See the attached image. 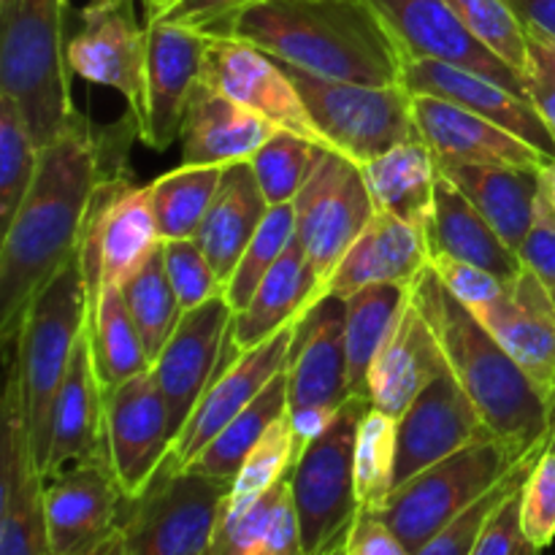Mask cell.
I'll use <instances>...</instances> for the list:
<instances>
[{
    "instance_id": "obj_40",
    "label": "cell",
    "mask_w": 555,
    "mask_h": 555,
    "mask_svg": "<svg viewBox=\"0 0 555 555\" xmlns=\"http://www.w3.org/2000/svg\"><path fill=\"white\" fill-rule=\"evenodd\" d=\"M119 291H122L130 318H133L141 341H144L146 356H150V361H155L184 314L182 307H179L177 293L168 282L163 247L128 282H122Z\"/></svg>"
},
{
    "instance_id": "obj_53",
    "label": "cell",
    "mask_w": 555,
    "mask_h": 555,
    "mask_svg": "<svg viewBox=\"0 0 555 555\" xmlns=\"http://www.w3.org/2000/svg\"><path fill=\"white\" fill-rule=\"evenodd\" d=\"M520 263L540 280L545 293L551 296L555 307V217L540 198L537 204L534 225H531L529 236H526L524 247H520Z\"/></svg>"
},
{
    "instance_id": "obj_31",
    "label": "cell",
    "mask_w": 555,
    "mask_h": 555,
    "mask_svg": "<svg viewBox=\"0 0 555 555\" xmlns=\"http://www.w3.org/2000/svg\"><path fill=\"white\" fill-rule=\"evenodd\" d=\"M323 296L320 282L309 266L307 253L293 238L274 269L266 274L255 296L249 298L242 312H233L231 345L236 352H247L260 347L266 339L296 325L309 307Z\"/></svg>"
},
{
    "instance_id": "obj_27",
    "label": "cell",
    "mask_w": 555,
    "mask_h": 555,
    "mask_svg": "<svg viewBox=\"0 0 555 555\" xmlns=\"http://www.w3.org/2000/svg\"><path fill=\"white\" fill-rule=\"evenodd\" d=\"M431 266L426 228L374 211L366 231L352 242L331 274L325 293L350 298L369 285L410 287Z\"/></svg>"
},
{
    "instance_id": "obj_3",
    "label": "cell",
    "mask_w": 555,
    "mask_h": 555,
    "mask_svg": "<svg viewBox=\"0 0 555 555\" xmlns=\"http://www.w3.org/2000/svg\"><path fill=\"white\" fill-rule=\"evenodd\" d=\"M410 298L437 334L448 369L475 401L488 431L520 455L545 450L553 404L524 369L488 334L428 266L410 285Z\"/></svg>"
},
{
    "instance_id": "obj_18",
    "label": "cell",
    "mask_w": 555,
    "mask_h": 555,
    "mask_svg": "<svg viewBox=\"0 0 555 555\" xmlns=\"http://www.w3.org/2000/svg\"><path fill=\"white\" fill-rule=\"evenodd\" d=\"M146 25V87L144 117L139 139L150 150L166 152L179 141L190 98L201 85L206 36L204 30L171 22H144Z\"/></svg>"
},
{
    "instance_id": "obj_41",
    "label": "cell",
    "mask_w": 555,
    "mask_h": 555,
    "mask_svg": "<svg viewBox=\"0 0 555 555\" xmlns=\"http://www.w3.org/2000/svg\"><path fill=\"white\" fill-rule=\"evenodd\" d=\"M323 146L312 144L304 135L291 133V130H276L258 155L249 160L255 179L263 190L269 206L293 204L298 190L304 188L307 177L312 173Z\"/></svg>"
},
{
    "instance_id": "obj_13",
    "label": "cell",
    "mask_w": 555,
    "mask_h": 555,
    "mask_svg": "<svg viewBox=\"0 0 555 555\" xmlns=\"http://www.w3.org/2000/svg\"><path fill=\"white\" fill-rule=\"evenodd\" d=\"M206 36L209 41H206L204 70H201L204 85L260 114L280 130H291L312 144L328 146L309 117L296 81L280 60L238 38L211 36V33Z\"/></svg>"
},
{
    "instance_id": "obj_12",
    "label": "cell",
    "mask_w": 555,
    "mask_h": 555,
    "mask_svg": "<svg viewBox=\"0 0 555 555\" xmlns=\"http://www.w3.org/2000/svg\"><path fill=\"white\" fill-rule=\"evenodd\" d=\"M103 434L106 461L125 499L141 496L173 450L168 406L152 369L103 390Z\"/></svg>"
},
{
    "instance_id": "obj_21",
    "label": "cell",
    "mask_w": 555,
    "mask_h": 555,
    "mask_svg": "<svg viewBox=\"0 0 555 555\" xmlns=\"http://www.w3.org/2000/svg\"><path fill=\"white\" fill-rule=\"evenodd\" d=\"M493 437L450 369H444L399 417L396 488L459 450Z\"/></svg>"
},
{
    "instance_id": "obj_43",
    "label": "cell",
    "mask_w": 555,
    "mask_h": 555,
    "mask_svg": "<svg viewBox=\"0 0 555 555\" xmlns=\"http://www.w3.org/2000/svg\"><path fill=\"white\" fill-rule=\"evenodd\" d=\"M41 150L11 98L0 95V231L14 220L30 190Z\"/></svg>"
},
{
    "instance_id": "obj_50",
    "label": "cell",
    "mask_w": 555,
    "mask_h": 555,
    "mask_svg": "<svg viewBox=\"0 0 555 555\" xmlns=\"http://www.w3.org/2000/svg\"><path fill=\"white\" fill-rule=\"evenodd\" d=\"M431 269L437 271L442 285L469 309L496 301V298H502L507 293L509 285V282L499 280L496 274L480 269V266L461 263V260L453 258H431Z\"/></svg>"
},
{
    "instance_id": "obj_33",
    "label": "cell",
    "mask_w": 555,
    "mask_h": 555,
    "mask_svg": "<svg viewBox=\"0 0 555 555\" xmlns=\"http://www.w3.org/2000/svg\"><path fill=\"white\" fill-rule=\"evenodd\" d=\"M439 171L464 190L507 247L520 253L540 204V171L488 166H439Z\"/></svg>"
},
{
    "instance_id": "obj_57",
    "label": "cell",
    "mask_w": 555,
    "mask_h": 555,
    "mask_svg": "<svg viewBox=\"0 0 555 555\" xmlns=\"http://www.w3.org/2000/svg\"><path fill=\"white\" fill-rule=\"evenodd\" d=\"M526 27L555 41V0H513Z\"/></svg>"
},
{
    "instance_id": "obj_54",
    "label": "cell",
    "mask_w": 555,
    "mask_h": 555,
    "mask_svg": "<svg viewBox=\"0 0 555 555\" xmlns=\"http://www.w3.org/2000/svg\"><path fill=\"white\" fill-rule=\"evenodd\" d=\"M253 555H304L301 529H298L296 507H293L291 499V477H287L280 499H276V507L271 513L269 526H266L263 537L255 545Z\"/></svg>"
},
{
    "instance_id": "obj_55",
    "label": "cell",
    "mask_w": 555,
    "mask_h": 555,
    "mask_svg": "<svg viewBox=\"0 0 555 555\" xmlns=\"http://www.w3.org/2000/svg\"><path fill=\"white\" fill-rule=\"evenodd\" d=\"M258 0H173L163 14H157V22H171V25L195 27V30H211L220 22L231 20L247 5ZM150 20V22H155Z\"/></svg>"
},
{
    "instance_id": "obj_42",
    "label": "cell",
    "mask_w": 555,
    "mask_h": 555,
    "mask_svg": "<svg viewBox=\"0 0 555 555\" xmlns=\"http://www.w3.org/2000/svg\"><path fill=\"white\" fill-rule=\"evenodd\" d=\"M296 238V215H293V204L271 206L269 215H266L263 225L258 228V233L253 236V242L244 249L242 260L233 269L231 280L225 285V301L231 304L233 312H242L249 304V298L255 296L260 282L266 280L271 269L276 266V260L285 255V249L291 247V242Z\"/></svg>"
},
{
    "instance_id": "obj_7",
    "label": "cell",
    "mask_w": 555,
    "mask_h": 555,
    "mask_svg": "<svg viewBox=\"0 0 555 555\" xmlns=\"http://www.w3.org/2000/svg\"><path fill=\"white\" fill-rule=\"evenodd\" d=\"M372 401L350 396L323 434L298 455L291 472V499L301 529L304 555H325L356 524L361 504L356 491L358 423Z\"/></svg>"
},
{
    "instance_id": "obj_8",
    "label": "cell",
    "mask_w": 555,
    "mask_h": 555,
    "mask_svg": "<svg viewBox=\"0 0 555 555\" xmlns=\"http://www.w3.org/2000/svg\"><path fill=\"white\" fill-rule=\"evenodd\" d=\"M285 65L301 92L312 122L331 150L366 163L393 146L423 141L412 108V92L404 85H361L334 81Z\"/></svg>"
},
{
    "instance_id": "obj_61",
    "label": "cell",
    "mask_w": 555,
    "mask_h": 555,
    "mask_svg": "<svg viewBox=\"0 0 555 555\" xmlns=\"http://www.w3.org/2000/svg\"><path fill=\"white\" fill-rule=\"evenodd\" d=\"M545 450H555V396H553V421H551V434H547Z\"/></svg>"
},
{
    "instance_id": "obj_28",
    "label": "cell",
    "mask_w": 555,
    "mask_h": 555,
    "mask_svg": "<svg viewBox=\"0 0 555 555\" xmlns=\"http://www.w3.org/2000/svg\"><path fill=\"white\" fill-rule=\"evenodd\" d=\"M444 369L448 361L437 334L410 298L393 334L374 358L366 383L369 401L377 410L401 417Z\"/></svg>"
},
{
    "instance_id": "obj_46",
    "label": "cell",
    "mask_w": 555,
    "mask_h": 555,
    "mask_svg": "<svg viewBox=\"0 0 555 555\" xmlns=\"http://www.w3.org/2000/svg\"><path fill=\"white\" fill-rule=\"evenodd\" d=\"M537 459H540V453L531 455V459H526L524 464H520L518 469L507 477V480L499 482V486L493 488L491 493H486L480 502H475L469 509H466V513H461L459 518L450 520V524L444 526L442 531H437V534H434L431 540H428L415 555H472L475 553V547H477V542H480L482 531H486L488 520H491L493 513L502 507L504 499L513 496V493L524 486Z\"/></svg>"
},
{
    "instance_id": "obj_59",
    "label": "cell",
    "mask_w": 555,
    "mask_h": 555,
    "mask_svg": "<svg viewBox=\"0 0 555 555\" xmlns=\"http://www.w3.org/2000/svg\"><path fill=\"white\" fill-rule=\"evenodd\" d=\"M141 3H144V16H146V22H150V20H155L157 14H163V11H166L168 5L173 3V0H141Z\"/></svg>"
},
{
    "instance_id": "obj_62",
    "label": "cell",
    "mask_w": 555,
    "mask_h": 555,
    "mask_svg": "<svg viewBox=\"0 0 555 555\" xmlns=\"http://www.w3.org/2000/svg\"><path fill=\"white\" fill-rule=\"evenodd\" d=\"M345 540H347V537H345ZM345 540H341V542H336V545L331 547V551L325 553V555H341V551H345Z\"/></svg>"
},
{
    "instance_id": "obj_51",
    "label": "cell",
    "mask_w": 555,
    "mask_h": 555,
    "mask_svg": "<svg viewBox=\"0 0 555 555\" xmlns=\"http://www.w3.org/2000/svg\"><path fill=\"white\" fill-rule=\"evenodd\" d=\"M526 95L555 139V41L529 30V60H526Z\"/></svg>"
},
{
    "instance_id": "obj_16",
    "label": "cell",
    "mask_w": 555,
    "mask_h": 555,
    "mask_svg": "<svg viewBox=\"0 0 555 555\" xmlns=\"http://www.w3.org/2000/svg\"><path fill=\"white\" fill-rule=\"evenodd\" d=\"M0 410V555H49L43 475L33 455L20 383L11 369Z\"/></svg>"
},
{
    "instance_id": "obj_29",
    "label": "cell",
    "mask_w": 555,
    "mask_h": 555,
    "mask_svg": "<svg viewBox=\"0 0 555 555\" xmlns=\"http://www.w3.org/2000/svg\"><path fill=\"white\" fill-rule=\"evenodd\" d=\"M276 130L280 128L266 117L201 81L190 98L179 133L182 163L184 166L249 163Z\"/></svg>"
},
{
    "instance_id": "obj_25",
    "label": "cell",
    "mask_w": 555,
    "mask_h": 555,
    "mask_svg": "<svg viewBox=\"0 0 555 555\" xmlns=\"http://www.w3.org/2000/svg\"><path fill=\"white\" fill-rule=\"evenodd\" d=\"M488 334L507 350L526 377L551 399L555 396V307L545 287L524 266L502 298L472 309Z\"/></svg>"
},
{
    "instance_id": "obj_11",
    "label": "cell",
    "mask_w": 555,
    "mask_h": 555,
    "mask_svg": "<svg viewBox=\"0 0 555 555\" xmlns=\"http://www.w3.org/2000/svg\"><path fill=\"white\" fill-rule=\"evenodd\" d=\"M160 247L163 238L152 211L150 188L135 184L125 171L103 179L79 247L87 296L101 285L128 282Z\"/></svg>"
},
{
    "instance_id": "obj_6",
    "label": "cell",
    "mask_w": 555,
    "mask_h": 555,
    "mask_svg": "<svg viewBox=\"0 0 555 555\" xmlns=\"http://www.w3.org/2000/svg\"><path fill=\"white\" fill-rule=\"evenodd\" d=\"M526 459L531 455L515 453L502 439H480L396 488L385 507L374 515H379L415 555L450 520L507 480Z\"/></svg>"
},
{
    "instance_id": "obj_10",
    "label": "cell",
    "mask_w": 555,
    "mask_h": 555,
    "mask_svg": "<svg viewBox=\"0 0 555 555\" xmlns=\"http://www.w3.org/2000/svg\"><path fill=\"white\" fill-rule=\"evenodd\" d=\"M296 238L325 296L331 274L374 217L372 195L352 157L323 146L312 173L293 201Z\"/></svg>"
},
{
    "instance_id": "obj_30",
    "label": "cell",
    "mask_w": 555,
    "mask_h": 555,
    "mask_svg": "<svg viewBox=\"0 0 555 555\" xmlns=\"http://www.w3.org/2000/svg\"><path fill=\"white\" fill-rule=\"evenodd\" d=\"M426 238L431 258H453L461 263L480 266L499 280L513 282L524 271L520 255L507 247L491 222L477 211L464 190L439 171L434 209L426 222Z\"/></svg>"
},
{
    "instance_id": "obj_17",
    "label": "cell",
    "mask_w": 555,
    "mask_h": 555,
    "mask_svg": "<svg viewBox=\"0 0 555 555\" xmlns=\"http://www.w3.org/2000/svg\"><path fill=\"white\" fill-rule=\"evenodd\" d=\"M125 493L106 459L85 461L43 480L49 553L85 555L119 534Z\"/></svg>"
},
{
    "instance_id": "obj_4",
    "label": "cell",
    "mask_w": 555,
    "mask_h": 555,
    "mask_svg": "<svg viewBox=\"0 0 555 555\" xmlns=\"http://www.w3.org/2000/svg\"><path fill=\"white\" fill-rule=\"evenodd\" d=\"M0 95L11 98L38 150L79 119L70 98L68 0H0Z\"/></svg>"
},
{
    "instance_id": "obj_38",
    "label": "cell",
    "mask_w": 555,
    "mask_h": 555,
    "mask_svg": "<svg viewBox=\"0 0 555 555\" xmlns=\"http://www.w3.org/2000/svg\"><path fill=\"white\" fill-rule=\"evenodd\" d=\"M225 166H179L150 182V201L163 242L195 238Z\"/></svg>"
},
{
    "instance_id": "obj_9",
    "label": "cell",
    "mask_w": 555,
    "mask_h": 555,
    "mask_svg": "<svg viewBox=\"0 0 555 555\" xmlns=\"http://www.w3.org/2000/svg\"><path fill=\"white\" fill-rule=\"evenodd\" d=\"M231 482L163 464L141 496L128 499L119 524L122 555H209Z\"/></svg>"
},
{
    "instance_id": "obj_56",
    "label": "cell",
    "mask_w": 555,
    "mask_h": 555,
    "mask_svg": "<svg viewBox=\"0 0 555 555\" xmlns=\"http://www.w3.org/2000/svg\"><path fill=\"white\" fill-rule=\"evenodd\" d=\"M341 555H412L410 547L390 531L379 515L358 513L356 524L350 526Z\"/></svg>"
},
{
    "instance_id": "obj_2",
    "label": "cell",
    "mask_w": 555,
    "mask_h": 555,
    "mask_svg": "<svg viewBox=\"0 0 555 555\" xmlns=\"http://www.w3.org/2000/svg\"><path fill=\"white\" fill-rule=\"evenodd\" d=\"M204 33L247 41L323 79L401 85L404 76V54L369 0H258Z\"/></svg>"
},
{
    "instance_id": "obj_48",
    "label": "cell",
    "mask_w": 555,
    "mask_h": 555,
    "mask_svg": "<svg viewBox=\"0 0 555 555\" xmlns=\"http://www.w3.org/2000/svg\"><path fill=\"white\" fill-rule=\"evenodd\" d=\"M520 526L540 551L555 542V450H542L520 488Z\"/></svg>"
},
{
    "instance_id": "obj_20",
    "label": "cell",
    "mask_w": 555,
    "mask_h": 555,
    "mask_svg": "<svg viewBox=\"0 0 555 555\" xmlns=\"http://www.w3.org/2000/svg\"><path fill=\"white\" fill-rule=\"evenodd\" d=\"M369 3L383 16L406 63L442 60L491 76L499 85L526 95L524 76L509 68L486 43L477 41L444 0H369Z\"/></svg>"
},
{
    "instance_id": "obj_39",
    "label": "cell",
    "mask_w": 555,
    "mask_h": 555,
    "mask_svg": "<svg viewBox=\"0 0 555 555\" xmlns=\"http://www.w3.org/2000/svg\"><path fill=\"white\" fill-rule=\"evenodd\" d=\"M399 417L369 406L356 437V491L363 513H377L396 491Z\"/></svg>"
},
{
    "instance_id": "obj_36",
    "label": "cell",
    "mask_w": 555,
    "mask_h": 555,
    "mask_svg": "<svg viewBox=\"0 0 555 555\" xmlns=\"http://www.w3.org/2000/svg\"><path fill=\"white\" fill-rule=\"evenodd\" d=\"M406 301H410V287L399 285H369L345 298L347 374H350V390L356 396L369 399L366 383L372 363L388 336L393 334Z\"/></svg>"
},
{
    "instance_id": "obj_5",
    "label": "cell",
    "mask_w": 555,
    "mask_h": 555,
    "mask_svg": "<svg viewBox=\"0 0 555 555\" xmlns=\"http://www.w3.org/2000/svg\"><path fill=\"white\" fill-rule=\"evenodd\" d=\"M87 280L81 271L79 255L54 274V280L33 298L16 336V358L11 372L16 374L25 410L27 434H30L33 455L41 469L47 455L49 417H52L54 396L63 385L76 345L87 328L90 314Z\"/></svg>"
},
{
    "instance_id": "obj_35",
    "label": "cell",
    "mask_w": 555,
    "mask_h": 555,
    "mask_svg": "<svg viewBox=\"0 0 555 555\" xmlns=\"http://www.w3.org/2000/svg\"><path fill=\"white\" fill-rule=\"evenodd\" d=\"M87 307H90L87 339H90L92 363H95L101 388L112 390L150 372L152 361L119 285H101L90 296Z\"/></svg>"
},
{
    "instance_id": "obj_23",
    "label": "cell",
    "mask_w": 555,
    "mask_h": 555,
    "mask_svg": "<svg viewBox=\"0 0 555 555\" xmlns=\"http://www.w3.org/2000/svg\"><path fill=\"white\" fill-rule=\"evenodd\" d=\"M421 139L434 152L439 166L529 168L542 171L553 155L537 150L502 125L482 119L455 103L431 95H412Z\"/></svg>"
},
{
    "instance_id": "obj_34",
    "label": "cell",
    "mask_w": 555,
    "mask_h": 555,
    "mask_svg": "<svg viewBox=\"0 0 555 555\" xmlns=\"http://www.w3.org/2000/svg\"><path fill=\"white\" fill-rule=\"evenodd\" d=\"M358 166L372 195L374 211L426 228L439 182V163L426 141L393 146Z\"/></svg>"
},
{
    "instance_id": "obj_58",
    "label": "cell",
    "mask_w": 555,
    "mask_h": 555,
    "mask_svg": "<svg viewBox=\"0 0 555 555\" xmlns=\"http://www.w3.org/2000/svg\"><path fill=\"white\" fill-rule=\"evenodd\" d=\"M540 198L545 201V206L555 217V155L545 163V168L540 171Z\"/></svg>"
},
{
    "instance_id": "obj_15",
    "label": "cell",
    "mask_w": 555,
    "mask_h": 555,
    "mask_svg": "<svg viewBox=\"0 0 555 555\" xmlns=\"http://www.w3.org/2000/svg\"><path fill=\"white\" fill-rule=\"evenodd\" d=\"M231 304L225 296L215 298L193 312H184L171 339L152 361V377L166 399L173 442L188 426L201 396L220 374L222 363L236 356L231 345Z\"/></svg>"
},
{
    "instance_id": "obj_26",
    "label": "cell",
    "mask_w": 555,
    "mask_h": 555,
    "mask_svg": "<svg viewBox=\"0 0 555 555\" xmlns=\"http://www.w3.org/2000/svg\"><path fill=\"white\" fill-rule=\"evenodd\" d=\"M106 459V434H103V388L92 363L87 328L76 345L70 366L52 404L49 417L47 455H43V480L85 461Z\"/></svg>"
},
{
    "instance_id": "obj_45",
    "label": "cell",
    "mask_w": 555,
    "mask_h": 555,
    "mask_svg": "<svg viewBox=\"0 0 555 555\" xmlns=\"http://www.w3.org/2000/svg\"><path fill=\"white\" fill-rule=\"evenodd\" d=\"M466 25V30L486 43L520 76L529 60V27L520 20L513 0H444Z\"/></svg>"
},
{
    "instance_id": "obj_14",
    "label": "cell",
    "mask_w": 555,
    "mask_h": 555,
    "mask_svg": "<svg viewBox=\"0 0 555 555\" xmlns=\"http://www.w3.org/2000/svg\"><path fill=\"white\" fill-rule=\"evenodd\" d=\"M68 63L81 79L119 92L139 128L144 117L146 25L135 20V0L87 3L68 38Z\"/></svg>"
},
{
    "instance_id": "obj_63",
    "label": "cell",
    "mask_w": 555,
    "mask_h": 555,
    "mask_svg": "<svg viewBox=\"0 0 555 555\" xmlns=\"http://www.w3.org/2000/svg\"><path fill=\"white\" fill-rule=\"evenodd\" d=\"M103 3H112V0H90V5H103Z\"/></svg>"
},
{
    "instance_id": "obj_44",
    "label": "cell",
    "mask_w": 555,
    "mask_h": 555,
    "mask_svg": "<svg viewBox=\"0 0 555 555\" xmlns=\"http://www.w3.org/2000/svg\"><path fill=\"white\" fill-rule=\"evenodd\" d=\"M293 464H296V439H293L291 415H285L266 431V437L244 459L242 469L231 482L225 509H244L258 502L271 488L291 477Z\"/></svg>"
},
{
    "instance_id": "obj_37",
    "label": "cell",
    "mask_w": 555,
    "mask_h": 555,
    "mask_svg": "<svg viewBox=\"0 0 555 555\" xmlns=\"http://www.w3.org/2000/svg\"><path fill=\"white\" fill-rule=\"evenodd\" d=\"M287 372V369H285ZM282 372L253 404L238 412L204 450L193 459V464L184 469H193L198 475L215 477V480L233 482V477L242 469L244 459L255 450V444L266 437L271 426L280 417L287 415V374Z\"/></svg>"
},
{
    "instance_id": "obj_1",
    "label": "cell",
    "mask_w": 555,
    "mask_h": 555,
    "mask_svg": "<svg viewBox=\"0 0 555 555\" xmlns=\"http://www.w3.org/2000/svg\"><path fill=\"white\" fill-rule=\"evenodd\" d=\"M108 141L79 114L60 139L43 146L36 177L0 244V339L5 350L16 341L33 298L79 255L87 215L98 188L122 173Z\"/></svg>"
},
{
    "instance_id": "obj_22",
    "label": "cell",
    "mask_w": 555,
    "mask_h": 555,
    "mask_svg": "<svg viewBox=\"0 0 555 555\" xmlns=\"http://www.w3.org/2000/svg\"><path fill=\"white\" fill-rule=\"evenodd\" d=\"M293 334H296V325H287L285 331L266 339L260 347L236 352L222 363L220 374L201 396L188 426L173 442L171 459L179 469L193 464L195 455L285 372L287 361H291Z\"/></svg>"
},
{
    "instance_id": "obj_19",
    "label": "cell",
    "mask_w": 555,
    "mask_h": 555,
    "mask_svg": "<svg viewBox=\"0 0 555 555\" xmlns=\"http://www.w3.org/2000/svg\"><path fill=\"white\" fill-rule=\"evenodd\" d=\"M287 412H336L350 396L345 347V298L320 296L304 312L293 334L287 361Z\"/></svg>"
},
{
    "instance_id": "obj_60",
    "label": "cell",
    "mask_w": 555,
    "mask_h": 555,
    "mask_svg": "<svg viewBox=\"0 0 555 555\" xmlns=\"http://www.w3.org/2000/svg\"><path fill=\"white\" fill-rule=\"evenodd\" d=\"M49 555H52V553H49ZM85 555H122V540H119V534H117L112 542H106V545H101L98 551L85 553Z\"/></svg>"
},
{
    "instance_id": "obj_32",
    "label": "cell",
    "mask_w": 555,
    "mask_h": 555,
    "mask_svg": "<svg viewBox=\"0 0 555 555\" xmlns=\"http://www.w3.org/2000/svg\"><path fill=\"white\" fill-rule=\"evenodd\" d=\"M269 209L271 206L260 190L258 179H255L253 166L249 163L225 166L215 201H211L209 211H206L204 222L195 233V242L201 244L209 263L215 266L217 276L225 285L238 260H242L247 244L263 225Z\"/></svg>"
},
{
    "instance_id": "obj_49",
    "label": "cell",
    "mask_w": 555,
    "mask_h": 555,
    "mask_svg": "<svg viewBox=\"0 0 555 555\" xmlns=\"http://www.w3.org/2000/svg\"><path fill=\"white\" fill-rule=\"evenodd\" d=\"M285 482L287 480H282L280 486L271 488L266 496H260L258 502L244 509L222 507L215 537H211L209 555H253L255 545H258L266 526H269L271 513H274L276 499H280Z\"/></svg>"
},
{
    "instance_id": "obj_52",
    "label": "cell",
    "mask_w": 555,
    "mask_h": 555,
    "mask_svg": "<svg viewBox=\"0 0 555 555\" xmlns=\"http://www.w3.org/2000/svg\"><path fill=\"white\" fill-rule=\"evenodd\" d=\"M520 488L513 496L504 499L502 507L493 513L472 555H542L540 547L531 545L520 526Z\"/></svg>"
},
{
    "instance_id": "obj_24",
    "label": "cell",
    "mask_w": 555,
    "mask_h": 555,
    "mask_svg": "<svg viewBox=\"0 0 555 555\" xmlns=\"http://www.w3.org/2000/svg\"><path fill=\"white\" fill-rule=\"evenodd\" d=\"M401 85L412 95L442 98L477 117L491 119L493 125H502L504 130L534 144L537 150L555 155V139L534 103L520 92L499 85L491 76L459 68L442 60H412V63H404Z\"/></svg>"
},
{
    "instance_id": "obj_47",
    "label": "cell",
    "mask_w": 555,
    "mask_h": 555,
    "mask_svg": "<svg viewBox=\"0 0 555 555\" xmlns=\"http://www.w3.org/2000/svg\"><path fill=\"white\" fill-rule=\"evenodd\" d=\"M163 263H166L168 282L177 293L182 312H193V309L225 296V282L217 276L215 266L209 263L195 238L163 242Z\"/></svg>"
}]
</instances>
